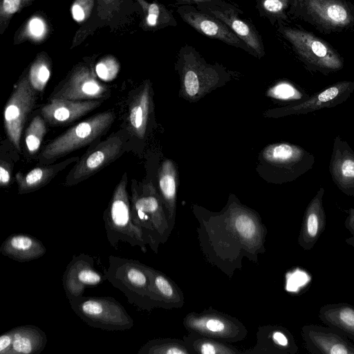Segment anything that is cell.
I'll return each instance as SVG.
<instances>
[{"mask_svg":"<svg viewBox=\"0 0 354 354\" xmlns=\"http://www.w3.org/2000/svg\"><path fill=\"white\" fill-rule=\"evenodd\" d=\"M198 221L197 237L206 261L228 277L241 270L243 258L257 263L266 251L267 229L254 209L232 195L218 212L192 206Z\"/></svg>","mask_w":354,"mask_h":354,"instance_id":"obj_1","label":"cell"},{"mask_svg":"<svg viewBox=\"0 0 354 354\" xmlns=\"http://www.w3.org/2000/svg\"><path fill=\"white\" fill-rule=\"evenodd\" d=\"M180 77L182 97L196 102L216 88L224 86L234 73L219 64H209L192 46L180 48L175 64Z\"/></svg>","mask_w":354,"mask_h":354,"instance_id":"obj_2","label":"cell"},{"mask_svg":"<svg viewBox=\"0 0 354 354\" xmlns=\"http://www.w3.org/2000/svg\"><path fill=\"white\" fill-rule=\"evenodd\" d=\"M130 201L133 223L157 254L159 245L167 242L172 232L158 191L151 182L138 185L132 181Z\"/></svg>","mask_w":354,"mask_h":354,"instance_id":"obj_3","label":"cell"},{"mask_svg":"<svg viewBox=\"0 0 354 354\" xmlns=\"http://www.w3.org/2000/svg\"><path fill=\"white\" fill-rule=\"evenodd\" d=\"M315 162L314 155L301 146L276 142L261 151L257 170L267 182L282 184L295 180L309 171Z\"/></svg>","mask_w":354,"mask_h":354,"instance_id":"obj_4","label":"cell"},{"mask_svg":"<svg viewBox=\"0 0 354 354\" xmlns=\"http://www.w3.org/2000/svg\"><path fill=\"white\" fill-rule=\"evenodd\" d=\"M278 31L290 44L293 51L310 71L324 75L343 68L344 60L328 41L312 32L279 23Z\"/></svg>","mask_w":354,"mask_h":354,"instance_id":"obj_5","label":"cell"},{"mask_svg":"<svg viewBox=\"0 0 354 354\" xmlns=\"http://www.w3.org/2000/svg\"><path fill=\"white\" fill-rule=\"evenodd\" d=\"M115 120L114 111L109 110L71 127L43 148L39 156V163L48 165L75 150L92 145L107 133Z\"/></svg>","mask_w":354,"mask_h":354,"instance_id":"obj_6","label":"cell"},{"mask_svg":"<svg viewBox=\"0 0 354 354\" xmlns=\"http://www.w3.org/2000/svg\"><path fill=\"white\" fill-rule=\"evenodd\" d=\"M288 15L323 34L342 32L354 26V5L350 0H293Z\"/></svg>","mask_w":354,"mask_h":354,"instance_id":"obj_7","label":"cell"},{"mask_svg":"<svg viewBox=\"0 0 354 354\" xmlns=\"http://www.w3.org/2000/svg\"><path fill=\"white\" fill-rule=\"evenodd\" d=\"M151 270L152 267L138 260L110 255L104 276L126 296L130 304L142 310L151 311Z\"/></svg>","mask_w":354,"mask_h":354,"instance_id":"obj_8","label":"cell"},{"mask_svg":"<svg viewBox=\"0 0 354 354\" xmlns=\"http://www.w3.org/2000/svg\"><path fill=\"white\" fill-rule=\"evenodd\" d=\"M127 175L124 173L115 187L107 208L103 213L106 239L113 248L120 241L147 252V243L141 230L133 221L131 201L127 189Z\"/></svg>","mask_w":354,"mask_h":354,"instance_id":"obj_9","label":"cell"},{"mask_svg":"<svg viewBox=\"0 0 354 354\" xmlns=\"http://www.w3.org/2000/svg\"><path fill=\"white\" fill-rule=\"evenodd\" d=\"M68 299L73 311L91 327L116 331L134 325L124 307L113 297L82 295Z\"/></svg>","mask_w":354,"mask_h":354,"instance_id":"obj_10","label":"cell"},{"mask_svg":"<svg viewBox=\"0 0 354 354\" xmlns=\"http://www.w3.org/2000/svg\"><path fill=\"white\" fill-rule=\"evenodd\" d=\"M183 324L188 332L229 344L243 340L248 334L239 319L212 308L201 313H189L183 318Z\"/></svg>","mask_w":354,"mask_h":354,"instance_id":"obj_11","label":"cell"},{"mask_svg":"<svg viewBox=\"0 0 354 354\" xmlns=\"http://www.w3.org/2000/svg\"><path fill=\"white\" fill-rule=\"evenodd\" d=\"M127 142L123 136L114 133L106 140L91 145L68 172L64 185H77L110 165L123 154Z\"/></svg>","mask_w":354,"mask_h":354,"instance_id":"obj_12","label":"cell"},{"mask_svg":"<svg viewBox=\"0 0 354 354\" xmlns=\"http://www.w3.org/2000/svg\"><path fill=\"white\" fill-rule=\"evenodd\" d=\"M35 102V91L30 86L29 80L24 78L15 86L4 108L6 133L10 142L19 151L24 124Z\"/></svg>","mask_w":354,"mask_h":354,"instance_id":"obj_13","label":"cell"},{"mask_svg":"<svg viewBox=\"0 0 354 354\" xmlns=\"http://www.w3.org/2000/svg\"><path fill=\"white\" fill-rule=\"evenodd\" d=\"M353 91V81H339L314 93L299 103L268 109L264 113V115L278 118L290 115L307 114L319 109L332 108L346 101Z\"/></svg>","mask_w":354,"mask_h":354,"instance_id":"obj_14","label":"cell"},{"mask_svg":"<svg viewBox=\"0 0 354 354\" xmlns=\"http://www.w3.org/2000/svg\"><path fill=\"white\" fill-rule=\"evenodd\" d=\"M176 12L181 19L199 33L241 48L256 57L253 50L222 21L193 5H178Z\"/></svg>","mask_w":354,"mask_h":354,"instance_id":"obj_15","label":"cell"},{"mask_svg":"<svg viewBox=\"0 0 354 354\" xmlns=\"http://www.w3.org/2000/svg\"><path fill=\"white\" fill-rule=\"evenodd\" d=\"M196 7L222 21L253 50L257 58L261 59L265 55V47L260 34L252 23L240 16L243 12L237 6L200 5Z\"/></svg>","mask_w":354,"mask_h":354,"instance_id":"obj_16","label":"cell"},{"mask_svg":"<svg viewBox=\"0 0 354 354\" xmlns=\"http://www.w3.org/2000/svg\"><path fill=\"white\" fill-rule=\"evenodd\" d=\"M94 259L84 253L74 254L62 275L63 288L67 298L82 296L88 286H97L106 279L94 267Z\"/></svg>","mask_w":354,"mask_h":354,"instance_id":"obj_17","label":"cell"},{"mask_svg":"<svg viewBox=\"0 0 354 354\" xmlns=\"http://www.w3.org/2000/svg\"><path fill=\"white\" fill-rule=\"evenodd\" d=\"M104 101L50 99V102L41 108L40 113L48 125L64 126L97 109Z\"/></svg>","mask_w":354,"mask_h":354,"instance_id":"obj_18","label":"cell"},{"mask_svg":"<svg viewBox=\"0 0 354 354\" xmlns=\"http://www.w3.org/2000/svg\"><path fill=\"white\" fill-rule=\"evenodd\" d=\"M329 171L339 190L354 196V151L339 136L334 139Z\"/></svg>","mask_w":354,"mask_h":354,"instance_id":"obj_19","label":"cell"},{"mask_svg":"<svg viewBox=\"0 0 354 354\" xmlns=\"http://www.w3.org/2000/svg\"><path fill=\"white\" fill-rule=\"evenodd\" d=\"M110 90L98 82L88 72L78 73L55 88L50 99H64L75 101L105 100L109 97Z\"/></svg>","mask_w":354,"mask_h":354,"instance_id":"obj_20","label":"cell"},{"mask_svg":"<svg viewBox=\"0 0 354 354\" xmlns=\"http://www.w3.org/2000/svg\"><path fill=\"white\" fill-rule=\"evenodd\" d=\"M185 304L181 289L168 276L152 268L151 287L149 296L151 310L180 308Z\"/></svg>","mask_w":354,"mask_h":354,"instance_id":"obj_21","label":"cell"},{"mask_svg":"<svg viewBox=\"0 0 354 354\" xmlns=\"http://www.w3.org/2000/svg\"><path fill=\"white\" fill-rule=\"evenodd\" d=\"M0 252L18 262H27L43 257L46 252L44 243L36 237L23 233L8 236L0 246Z\"/></svg>","mask_w":354,"mask_h":354,"instance_id":"obj_22","label":"cell"},{"mask_svg":"<svg viewBox=\"0 0 354 354\" xmlns=\"http://www.w3.org/2000/svg\"><path fill=\"white\" fill-rule=\"evenodd\" d=\"M79 158L72 157L58 163L37 167L26 174L20 171L17 173L15 180L18 185V194H28L42 188L69 165L76 163Z\"/></svg>","mask_w":354,"mask_h":354,"instance_id":"obj_23","label":"cell"},{"mask_svg":"<svg viewBox=\"0 0 354 354\" xmlns=\"http://www.w3.org/2000/svg\"><path fill=\"white\" fill-rule=\"evenodd\" d=\"M147 83L134 96L129 110L128 122L131 132L140 139H144L153 111V92Z\"/></svg>","mask_w":354,"mask_h":354,"instance_id":"obj_24","label":"cell"},{"mask_svg":"<svg viewBox=\"0 0 354 354\" xmlns=\"http://www.w3.org/2000/svg\"><path fill=\"white\" fill-rule=\"evenodd\" d=\"M158 192L165 206L170 227L173 230L176 222V194L178 174L174 162L165 159L158 170Z\"/></svg>","mask_w":354,"mask_h":354,"instance_id":"obj_25","label":"cell"},{"mask_svg":"<svg viewBox=\"0 0 354 354\" xmlns=\"http://www.w3.org/2000/svg\"><path fill=\"white\" fill-rule=\"evenodd\" d=\"M14 339L10 354H39L47 344L45 332L35 325H24L12 328Z\"/></svg>","mask_w":354,"mask_h":354,"instance_id":"obj_26","label":"cell"},{"mask_svg":"<svg viewBox=\"0 0 354 354\" xmlns=\"http://www.w3.org/2000/svg\"><path fill=\"white\" fill-rule=\"evenodd\" d=\"M290 348V340L285 332L275 326H261L257 332L255 346L243 352L247 354H272Z\"/></svg>","mask_w":354,"mask_h":354,"instance_id":"obj_27","label":"cell"},{"mask_svg":"<svg viewBox=\"0 0 354 354\" xmlns=\"http://www.w3.org/2000/svg\"><path fill=\"white\" fill-rule=\"evenodd\" d=\"M183 339L191 354H240V351L231 344L220 342L194 332H188Z\"/></svg>","mask_w":354,"mask_h":354,"instance_id":"obj_28","label":"cell"},{"mask_svg":"<svg viewBox=\"0 0 354 354\" xmlns=\"http://www.w3.org/2000/svg\"><path fill=\"white\" fill-rule=\"evenodd\" d=\"M138 354H191L185 341L178 338H156L143 344Z\"/></svg>","mask_w":354,"mask_h":354,"instance_id":"obj_29","label":"cell"},{"mask_svg":"<svg viewBox=\"0 0 354 354\" xmlns=\"http://www.w3.org/2000/svg\"><path fill=\"white\" fill-rule=\"evenodd\" d=\"M267 95L281 102H288V104L299 103L310 96L304 90L288 80L277 82L268 88Z\"/></svg>","mask_w":354,"mask_h":354,"instance_id":"obj_30","label":"cell"},{"mask_svg":"<svg viewBox=\"0 0 354 354\" xmlns=\"http://www.w3.org/2000/svg\"><path fill=\"white\" fill-rule=\"evenodd\" d=\"M293 0H257L259 15L268 19L272 24L284 23L288 19V10Z\"/></svg>","mask_w":354,"mask_h":354,"instance_id":"obj_31","label":"cell"},{"mask_svg":"<svg viewBox=\"0 0 354 354\" xmlns=\"http://www.w3.org/2000/svg\"><path fill=\"white\" fill-rule=\"evenodd\" d=\"M46 133V122L41 115H37L32 119L25 132V145L30 154L34 155L37 152Z\"/></svg>","mask_w":354,"mask_h":354,"instance_id":"obj_32","label":"cell"},{"mask_svg":"<svg viewBox=\"0 0 354 354\" xmlns=\"http://www.w3.org/2000/svg\"><path fill=\"white\" fill-rule=\"evenodd\" d=\"M327 322L334 327L354 337V309L341 306L328 310L325 313Z\"/></svg>","mask_w":354,"mask_h":354,"instance_id":"obj_33","label":"cell"},{"mask_svg":"<svg viewBox=\"0 0 354 354\" xmlns=\"http://www.w3.org/2000/svg\"><path fill=\"white\" fill-rule=\"evenodd\" d=\"M146 24L149 28L176 26L177 21L172 12L156 3L147 5Z\"/></svg>","mask_w":354,"mask_h":354,"instance_id":"obj_34","label":"cell"},{"mask_svg":"<svg viewBox=\"0 0 354 354\" xmlns=\"http://www.w3.org/2000/svg\"><path fill=\"white\" fill-rule=\"evenodd\" d=\"M314 340L317 346L326 353L347 354L354 353V351L348 347L344 342L326 335H317L314 337Z\"/></svg>","mask_w":354,"mask_h":354,"instance_id":"obj_35","label":"cell"},{"mask_svg":"<svg viewBox=\"0 0 354 354\" xmlns=\"http://www.w3.org/2000/svg\"><path fill=\"white\" fill-rule=\"evenodd\" d=\"M50 76V71L47 65L42 62L34 64L30 71L28 80L35 91H43Z\"/></svg>","mask_w":354,"mask_h":354,"instance_id":"obj_36","label":"cell"},{"mask_svg":"<svg viewBox=\"0 0 354 354\" xmlns=\"http://www.w3.org/2000/svg\"><path fill=\"white\" fill-rule=\"evenodd\" d=\"M118 67L117 64L111 60L98 63L95 67L97 76L104 81H111L117 75Z\"/></svg>","mask_w":354,"mask_h":354,"instance_id":"obj_37","label":"cell"},{"mask_svg":"<svg viewBox=\"0 0 354 354\" xmlns=\"http://www.w3.org/2000/svg\"><path fill=\"white\" fill-rule=\"evenodd\" d=\"M14 339V331L5 332L0 336V354H10Z\"/></svg>","mask_w":354,"mask_h":354,"instance_id":"obj_38","label":"cell"},{"mask_svg":"<svg viewBox=\"0 0 354 354\" xmlns=\"http://www.w3.org/2000/svg\"><path fill=\"white\" fill-rule=\"evenodd\" d=\"M178 5H193L194 6L200 5H216L218 6H232L234 4L228 3L224 0H176Z\"/></svg>","mask_w":354,"mask_h":354,"instance_id":"obj_39","label":"cell"},{"mask_svg":"<svg viewBox=\"0 0 354 354\" xmlns=\"http://www.w3.org/2000/svg\"><path fill=\"white\" fill-rule=\"evenodd\" d=\"M11 169L10 165L3 160L0 165V185L1 187H8L11 180Z\"/></svg>","mask_w":354,"mask_h":354,"instance_id":"obj_40","label":"cell"},{"mask_svg":"<svg viewBox=\"0 0 354 354\" xmlns=\"http://www.w3.org/2000/svg\"><path fill=\"white\" fill-rule=\"evenodd\" d=\"M29 30L35 37H40L44 32V24L39 18H33L30 21Z\"/></svg>","mask_w":354,"mask_h":354,"instance_id":"obj_41","label":"cell"},{"mask_svg":"<svg viewBox=\"0 0 354 354\" xmlns=\"http://www.w3.org/2000/svg\"><path fill=\"white\" fill-rule=\"evenodd\" d=\"M19 3L20 0H3V8L7 13L12 14L17 10Z\"/></svg>","mask_w":354,"mask_h":354,"instance_id":"obj_42","label":"cell"},{"mask_svg":"<svg viewBox=\"0 0 354 354\" xmlns=\"http://www.w3.org/2000/svg\"><path fill=\"white\" fill-rule=\"evenodd\" d=\"M72 14L73 19L77 21H82L84 19V12L81 6L77 4L73 5L72 8Z\"/></svg>","mask_w":354,"mask_h":354,"instance_id":"obj_43","label":"cell"}]
</instances>
